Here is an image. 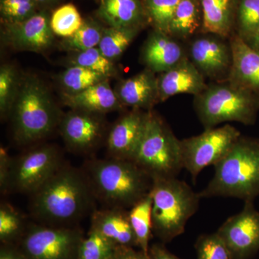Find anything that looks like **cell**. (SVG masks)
<instances>
[{
    "instance_id": "1",
    "label": "cell",
    "mask_w": 259,
    "mask_h": 259,
    "mask_svg": "<svg viewBox=\"0 0 259 259\" xmlns=\"http://www.w3.org/2000/svg\"><path fill=\"white\" fill-rule=\"evenodd\" d=\"M30 197L32 217L47 226H67L95 210L96 199L82 168L65 163Z\"/></svg>"
},
{
    "instance_id": "2",
    "label": "cell",
    "mask_w": 259,
    "mask_h": 259,
    "mask_svg": "<svg viewBox=\"0 0 259 259\" xmlns=\"http://www.w3.org/2000/svg\"><path fill=\"white\" fill-rule=\"evenodd\" d=\"M81 168L95 199L106 207L131 209L152 189V177L134 161L92 159Z\"/></svg>"
},
{
    "instance_id": "3",
    "label": "cell",
    "mask_w": 259,
    "mask_h": 259,
    "mask_svg": "<svg viewBox=\"0 0 259 259\" xmlns=\"http://www.w3.org/2000/svg\"><path fill=\"white\" fill-rule=\"evenodd\" d=\"M214 175L199 194L253 202L259 196V140L241 136L214 165Z\"/></svg>"
},
{
    "instance_id": "4",
    "label": "cell",
    "mask_w": 259,
    "mask_h": 259,
    "mask_svg": "<svg viewBox=\"0 0 259 259\" xmlns=\"http://www.w3.org/2000/svg\"><path fill=\"white\" fill-rule=\"evenodd\" d=\"M14 139L28 145L47 137L62 117L44 83L33 76L20 81L11 114Z\"/></svg>"
},
{
    "instance_id": "5",
    "label": "cell",
    "mask_w": 259,
    "mask_h": 259,
    "mask_svg": "<svg viewBox=\"0 0 259 259\" xmlns=\"http://www.w3.org/2000/svg\"><path fill=\"white\" fill-rule=\"evenodd\" d=\"M194 107L204 129L228 122L252 125L259 112V94L228 79L214 81L194 97Z\"/></svg>"
},
{
    "instance_id": "6",
    "label": "cell",
    "mask_w": 259,
    "mask_h": 259,
    "mask_svg": "<svg viewBox=\"0 0 259 259\" xmlns=\"http://www.w3.org/2000/svg\"><path fill=\"white\" fill-rule=\"evenodd\" d=\"M153 231L163 241L185 232L186 225L199 208L201 197L177 177L153 179Z\"/></svg>"
},
{
    "instance_id": "7",
    "label": "cell",
    "mask_w": 259,
    "mask_h": 259,
    "mask_svg": "<svg viewBox=\"0 0 259 259\" xmlns=\"http://www.w3.org/2000/svg\"><path fill=\"white\" fill-rule=\"evenodd\" d=\"M133 161L152 179L177 177L184 168L180 140L151 110L148 112L144 136Z\"/></svg>"
},
{
    "instance_id": "8",
    "label": "cell",
    "mask_w": 259,
    "mask_h": 259,
    "mask_svg": "<svg viewBox=\"0 0 259 259\" xmlns=\"http://www.w3.org/2000/svg\"><path fill=\"white\" fill-rule=\"evenodd\" d=\"M60 151L51 145L32 148L13 158L7 193L32 195L64 164Z\"/></svg>"
},
{
    "instance_id": "9",
    "label": "cell",
    "mask_w": 259,
    "mask_h": 259,
    "mask_svg": "<svg viewBox=\"0 0 259 259\" xmlns=\"http://www.w3.org/2000/svg\"><path fill=\"white\" fill-rule=\"evenodd\" d=\"M241 132L228 124L204 129L202 134L181 141L182 163L195 181L206 167L214 165L227 154Z\"/></svg>"
},
{
    "instance_id": "10",
    "label": "cell",
    "mask_w": 259,
    "mask_h": 259,
    "mask_svg": "<svg viewBox=\"0 0 259 259\" xmlns=\"http://www.w3.org/2000/svg\"><path fill=\"white\" fill-rule=\"evenodd\" d=\"M83 239L76 228L32 225L25 231L22 252L27 259H77Z\"/></svg>"
},
{
    "instance_id": "11",
    "label": "cell",
    "mask_w": 259,
    "mask_h": 259,
    "mask_svg": "<svg viewBox=\"0 0 259 259\" xmlns=\"http://www.w3.org/2000/svg\"><path fill=\"white\" fill-rule=\"evenodd\" d=\"M217 233L232 259H248L259 250V212L253 202H245L242 211L228 218Z\"/></svg>"
},
{
    "instance_id": "12",
    "label": "cell",
    "mask_w": 259,
    "mask_h": 259,
    "mask_svg": "<svg viewBox=\"0 0 259 259\" xmlns=\"http://www.w3.org/2000/svg\"><path fill=\"white\" fill-rule=\"evenodd\" d=\"M205 34L191 44L190 59L203 74L214 81L228 79L232 66L229 39Z\"/></svg>"
},
{
    "instance_id": "13",
    "label": "cell",
    "mask_w": 259,
    "mask_h": 259,
    "mask_svg": "<svg viewBox=\"0 0 259 259\" xmlns=\"http://www.w3.org/2000/svg\"><path fill=\"white\" fill-rule=\"evenodd\" d=\"M100 115L74 110L63 116L59 124L61 134L71 151L87 154L97 147L104 134Z\"/></svg>"
},
{
    "instance_id": "14",
    "label": "cell",
    "mask_w": 259,
    "mask_h": 259,
    "mask_svg": "<svg viewBox=\"0 0 259 259\" xmlns=\"http://www.w3.org/2000/svg\"><path fill=\"white\" fill-rule=\"evenodd\" d=\"M148 112L134 109L114 124L107 137V148L110 158L134 160L144 136Z\"/></svg>"
},
{
    "instance_id": "15",
    "label": "cell",
    "mask_w": 259,
    "mask_h": 259,
    "mask_svg": "<svg viewBox=\"0 0 259 259\" xmlns=\"http://www.w3.org/2000/svg\"><path fill=\"white\" fill-rule=\"evenodd\" d=\"M54 34L47 17L35 14L24 21L8 24L3 40L15 50L40 52L52 45Z\"/></svg>"
},
{
    "instance_id": "16",
    "label": "cell",
    "mask_w": 259,
    "mask_h": 259,
    "mask_svg": "<svg viewBox=\"0 0 259 259\" xmlns=\"http://www.w3.org/2000/svg\"><path fill=\"white\" fill-rule=\"evenodd\" d=\"M157 82L159 103L183 94L197 96L207 87L205 77L189 57L171 69L159 74Z\"/></svg>"
},
{
    "instance_id": "17",
    "label": "cell",
    "mask_w": 259,
    "mask_h": 259,
    "mask_svg": "<svg viewBox=\"0 0 259 259\" xmlns=\"http://www.w3.org/2000/svg\"><path fill=\"white\" fill-rule=\"evenodd\" d=\"M188 58L182 44L165 32L154 30L141 51L142 62L153 72H165Z\"/></svg>"
},
{
    "instance_id": "18",
    "label": "cell",
    "mask_w": 259,
    "mask_h": 259,
    "mask_svg": "<svg viewBox=\"0 0 259 259\" xmlns=\"http://www.w3.org/2000/svg\"><path fill=\"white\" fill-rule=\"evenodd\" d=\"M232 66L228 80L259 94V51L237 33L229 37Z\"/></svg>"
},
{
    "instance_id": "19",
    "label": "cell",
    "mask_w": 259,
    "mask_h": 259,
    "mask_svg": "<svg viewBox=\"0 0 259 259\" xmlns=\"http://www.w3.org/2000/svg\"><path fill=\"white\" fill-rule=\"evenodd\" d=\"M115 93L122 106L150 111L159 103L157 76L148 69L122 81Z\"/></svg>"
},
{
    "instance_id": "20",
    "label": "cell",
    "mask_w": 259,
    "mask_h": 259,
    "mask_svg": "<svg viewBox=\"0 0 259 259\" xmlns=\"http://www.w3.org/2000/svg\"><path fill=\"white\" fill-rule=\"evenodd\" d=\"M91 229L101 233L117 246L138 245L127 209L106 207L94 211Z\"/></svg>"
},
{
    "instance_id": "21",
    "label": "cell",
    "mask_w": 259,
    "mask_h": 259,
    "mask_svg": "<svg viewBox=\"0 0 259 259\" xmlns=\"http://www.w3.org/2000/svg\"><path fill=\"white\" fill-rule=\"evenodd\" d=\"M64 102L74 110L102 114L122 108L118 97L110 88L108 79L90 87L81 93H65Z\"/></svg>"
},
{
    "instance_id": "22",
    "label": "cell",
    "mask_w": 259,
    "mask_h": 259,
    "mask_svg": "<svg viewBox=\"0 0 259 259\" xmlns=\"http://www.w3.org/2000/svg\"><path fill=\"white\" fill-rule=\"evenodd\" d=\"M204 34L229 39L233 33L238 0H200Z\"/></svg>"
},
{
    "instance_id": "23",
    "label": "cell",
    "mask_w": 259,
    "mask_h": 259,
    "mask_svg": "<svg viewBox=\"0 0 259 259\" xmlns=\"http://www.w3.org/2000/svg\"><path fill=\"white\" fill-rule=\"evenodd\" d=\"M100 14L111 27L141 28L146 16L141 0H102Z\"/></svg>"
},
{
    "instance_id": "24",
    "label": "cell",
    "mask_w": 259,
    "mask_h": 259,
    "mask_svg": "<svg viewBox=\"0 0 259 259\" xmlns=\"http://www.w3.org/2000/svg\"><path fill=\"white\" fill-rule=\"evenodd\" d=\"M201 27L200 0H180L172 20L169 35L177 40H187Z\"/></svg>"
},
{
    "instance_id": "25",
    "label": "cell",
    "mask_w": 259,
    "mask_h": 259,
    "mask_svg": "<svg viewBox=\"0 0 259 259\" xmlns=\"http://www.w3.org/2000/svg\"><path fill=\"white\" fill-rule=\"evenodd\" d=\"M130 222L136 236L137 245L148 254V243L151 238L152 226V197L151 192L128 211Z\"/></svg>"
},
{
    "instance_id": "26",
    "label": "cell",
    "mask_w": 259,
    "mask_h": 259,
    "mask_svg": "<svg viewBox=\"0 0 259 259\" xmlns=\"http://www.w3.org/2000/svg\"><path fill=\"white\" fill-rule=\"evenodd\" d=\"M139 29L110 27L105 29L98 49L110 60L120 57L129 47Z\"/></svg>"
},
{
    "instance_id": "27",
    "label": "cell",
    "mask_w": 259,
    "mask_h": 259,
    "mask_svg": "<svg viewBox=\"0 0 259 259\" xmlns=\"http://www.w3.org/2000/svg\"><path fill=\"white\" fill-rule=\"evenodd\" d=\"M180 0H144L146 16L152 23L154 30L169 35L174 15Z\"/></svg>"
},
{
    "instance_id": "28",
    "label": "cell",
    "mask_w": 259,
    "mask_h": 259,
    "mask_svg": "<svg viewBox=\"0 0 259 259\" xmlns=\"http://www.w3.org/2000/svg\"><path fill=\"white\" fill-rule=\"evenodd\" d=\"M118 247L101 233L90 228L81 241L77 259H113Z\"/></svg>"
},
{
    "instance_id": "29",
    "label": "cell",
    "mask_w": 259,
    "mask_h": 259,
    "mask_svg": "<svg viewBox=\"0 0 259 259\" xmlns=\"http://www.w3.org/2000/svg\"><path fill=\"white\" fill-rule=\"evenodd\" d=\"M108 78L87 68L72 66L61 74V83L66 93L76 94Z\"/></svg>"
},
{
    "instance_id": "30",
    "label": "cell",
    "mask_w": 259,
    "mask_h": 259,
    "mask_svg": "<svg viewBox=\"0 0 259 259\" xmlns=\"http://www.w3.org/2000/svg\"><path fill=\"white\" fill-rule=\"evenodd\" d=\"M103 31L97 24L85 22L74 35L64 38L60 46L65 50L76 53L98 47Z\"/></svg>"
},
{
    "instance_id": "31",
    "label": "cell",
    "mask_w": 259,
    "mask_h": 259,
    "mask_svg": "<svg viewBox=\"0 0 259 259\" xmlns=\"http://www.w3.org/2000/svg\"><path fill=\"white\" fill-rule=\"evenodd\" d=\"M83 21L81 15L72 4L65 5L58 8L51 17V30L55 35L64 38L74 35Z\"/></svg>"
},
{
    "instance_id": "32",
    "label": "cell",
    "mask_w": 259,
    "mask_h": 259,
    "mask_svg": "<svg viewBox=\"0 0 259 259\" xmlns=\"http://www.w3.org/2000/svg\"><path fill=\"white\" fill-rule=\"evenodd\" d=\"M20 79L15 68L5 64L0 69V113L5 118L10 115L18 95Z\"/></svg>"
},
{
    "instance_id": "33",
    "label": "cell",
    "mask_w": 259,
    "mask_h": 259,
    "mask_svg": "<svg viewBox=\"0 0 259 259\" xmlns=\"http://www.w3.org/2000/svg\"><path fill=\"white\" fill-rule=\"evenodd\" d=\"M236 23L237 32L247 38L259 28V0H238Z\"/></svg>"
},
{
    "instance_id": "34",
    "label": "cell",
    "mask_w": 259,
    "mask_h": 259,
    "mask_svg": "<svg viewBox=\"0 0 259 259\" xmlns=\"http://www.w3.org/2000/svg\"><path fill=\"white\" fill-rule=\"evenodd\" d=\"M23 214L8 202L0 205V238L10 241L20 236L25 228Z\"/></svg>"
},
{
    "instance_id": "35",
    "label": "cell",
    "mask_w": 259,
    "mask_h": 259,
    "mask_svg": "<svg viewBox=\"0 0 259 259\" xmlns=\"http://www.w3.org/2000/svg\"><path fill=\"white\" fill-rule=\"evenodd\" d=\"M72 66H82L107 78L116 73L112 61L105 57L98 47L76 53L73 58Z\"/></svg>"
},
{
    "instance_id": "36",
    "label": "cell",
    "mask_w": 259,
    "mask_h": 259,
    "mask_svg": "<svg viewBox=\"0 0 259 259\" xmlns=\"http://www.w3.org/2000/svg\"><path fill=\"white\" fill-rule=\"evenodd\" d=\"M195 248L197 259H232L228 247L217 232L199 237Z\"/></svg>"
},
{
    "instance_id": "37",
    "label": "cell",
    "mask_w": 259,
    "mask_h": 259,
    "mask_svg": "<svg viewBox=\"0 0 259 259\" xmlns=\"http://www.w3.org/2000/svg\"><path fill=\"white\" fill-rule=\"evenodd\" d=\"M35 0H1V13L8 24L19 23L35 15Z\"/></svg>"
},
{
    "instance_id": "38",
    "label": "cell",
    "mask_w": 259,
    "mask_h": 259,
    "mask_svg": "<svg viewBox=\"0 0 259 259\" xmlns=\"http://www.w3.org/2000/svg\"><path fill=\"white\" fill-rule=\"evenodd\" d=\"M12 161H13V158L10 157L8 151L1 146L0 148V190L3 194H6L8 190Z\"/></svg>"
},
{
    "instance_id": "39",
    "label": "cell",
    "mask_w": 259,
    "mask_h": 259,
    "mask_svg": "<svg viewBox=\"0 0 259 259\" xmlns=\"http://www.w3.org/2000/svg\"><path fill=\"white\" fill-rule=\"evenodd\" d=\"M113 259H150L144 251H136L131 247H118Z\"/></svg>"
},
{
    "instance_id": "40",
    "label": "cell",
    "mask_w": 259,
    "mask_h": 259,
    "mask_svg": "<svg viewBox=\"0 0 259 259\" xmlns=\"http://www.w3.org/2000/svg\"><path fill=\"white\" fill-rule=\"evenodd\" d=\"M148 255L150 259H180L170 253L163 245L158 244L153 245L149 248Z\"/></svg>"
},
{
    "instance_id": "41",
    "label": "cell",
    "mask_w": 259,
    "mask_h": 259,
    "mask_svg": "<svg viewBox=\"0 0 259 259\" xmlns=\"http://www.w3.org/2000/svg\"><path fill=\"white\" fill-rule=\"evenodd\" d=\"M0 259H27L23 252H18L11 248H3Z\"/></svg>"
},
{
    "instance_id": "42",
    "label": "cell",
    "mask_w": 259,
    "mask_h": 259,
    "mask_svg": "<svg viewBox=\"0 0 259 259\" xmlns=\"http://www.w3.org/2000/svg\"><path fill=\"white\" fill-rule=\"evenodd\" d=\"M250 47L259 51V28L247 38L243 39Z\"/></svg>"
},
{
    "instance_id": "43",
    "label": "cell",
    "mask_w": 259,
    "mask_h": 259,
    "mask_svg": "<svg viewBox=\"0 0 259 259\" xmlns=\"http://www.w3.org/2000/svg\"><path fill=\"white\" fill-rule=\"evenodd\" d=\"M35 1H36V3H48L54 1V0H35Z\"/></svg>"
}]
</instances>
